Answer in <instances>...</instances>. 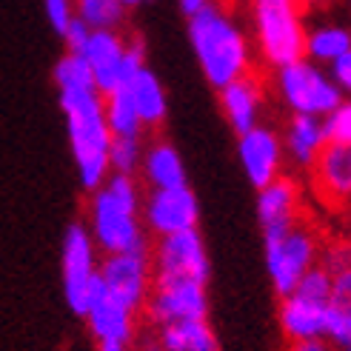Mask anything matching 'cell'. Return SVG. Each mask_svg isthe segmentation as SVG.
Listing matches in <instances>:
<instances>
[{
    "instance_id": "ba28073f",
    "label": "cell",
    "mask_w": 351,
    "mask_h": 351,
    "mask_svg": "<svg viewBox=\"0 0 351 351\" xmlns=\"http://www.w3.org/2000/svg\"><path fill=\"white\" fill-rule=\"evenodd\" d=\"M149 257H152V283H166V280L208 283V274H212L206 243L197 229L160 237Z\"/></svg>"
},
{
    "instance_id": "7a4b0ae2",
    "label": "cell",
    "mask_w": 351,
    "mask_h": 351,
    "mask_svg": "<svg viewBox=\"0 0 351 351\" xmlns=\"http://www.w3.org/2000/svg\"><path fill=\"white\" fill-rule=\"evenodd\" d=\"M189 40L206 80L215 89H223L226 83L243 77L252 69V49L243 29L215 0L189 14Z\"/></svg>"
},
{
    "instance_id": "5b68a950",
    "label": "cell",
    "mask_w": 351,
    "mask_h": 351,
    "mask_svg": "<svg viewBox=\"0 0 351 351\" xmlns=\"http://www.w3.org/2000/svg\"><path fill=\"white\" fill-rule=\"evenodd\" d=\"M137 215H140V208L120 203L106 186L95 189L92 203H89V234H92L95 245L103 254L149 249Z\"/></svg>"
},
{
    "instance_id": "8fae6325",
    "label": "cell",
    "mask_w": 351,
    "mask_h": 351,
    "mask_svg": "<svg viewBox=\"0 0 351 351\" xmlns=\"http://www.w3.org/2000/svg\"><path fill=\"white\" fill-rule=\"evenodd\" d=\"M146 314L157 323H178V320H200L208 314L206 283L195 280H166V283H152Z\"/></svg>"
},
{
    "instance_id": "e0dca14e",
    "label": "cell",
    "mask_w": 351,
    "mask_h": 351,
    "mask_svg": "<svg viewBox=\"0 0 351 351\" xmlns=\"http://www.w3.org/2000/svg\"><path fill=\"white\" fill-rule=\"evenodd\" d=\"M297 208H300V189L283 174L257 189V217L263 232L286 229V226L297 223Z\"/></svg>"
},
{
    "instance_id": "d6986e66",
    "label": "cell",
    "mask_w": 351,
    "mask_h": 351,
    "mask_svg": "<svg viewBox=\"0 0 351 351\" xmlns=\"http://www.w3.org/2000/svg\"><path fill=\"white\" fill-rule=\"evenodd\" d=\"M123 89L129 92L134 109H137V117H140V123H143V129H157L166 120L169 103H166L163 83L157 80V75L149 66H140L137 72L123 83Z\"/></svg>"
},
{
    "instance_id": "9c48e42d",
    "label": "cell",
    "mask_w": 351,
    "mask_h": 351,
    "mask_svg": "<svg viewBox=\"0 0 351 351\" xmlns=\"http://www.w3.org/2000/svg\"><path fill=\"white\" fill-rule=\"evenodd\" d=\"M100 283L112 297L129 308L140 311L149 300L152 291V257L149 249L143 252H120V254H106V260L97 266Z\"/></svg>"
},
{
    "instance_id": "5bb4252c",
    "label": "cell",
    "mask_w": 351,
    "mask_h": 351,
    "mask_svg": "<svg viewBox=\"0 0 351 351\" xmlns=\"http://www.w3.org/2000/svg\"><path fill=\"white\" fill-rule=\"evenodd\" d=\"M311 183L331 206L351 203V146L328 140L317 160L311 163Z\"/></svg>"
},
{
    "instance_id": "4316f807",
    "label": "cell",
    "mask_w": 351,
    "mask_h": 351,
    "mask_svg": "<svg viewBox=\"0 0 351 351\" xmlns=\"http://www.w3.org/2000/svg\"><path fill=\"white\" fill-rule=\"evenodd\" d=\"M291 294L303 297V300H314V303H331V274L320 263H314V266L297 280Z\"/></svg>"
},
{
    "instance_id": "7c38bea8",
    "label": "cell",
    "mask_w": 351,
    "mask_h": 351,
    "mask_svg": "<svg viewBox=\"0 0 351 351\" xmlns=\"http://www.w3.org/2000/svg\"><path fill=\"white\" fill-rule=\"evenodd\" d=\"M237 157L243 163V171L254 189H263L280 178V166H283V140L277 137V132L257 126L237 134Z\"/></svg>"
},
{
    "instance_id": "4fadbf2b",
    "label": "cell",
    "mask_w": 351,
    "mask_h": 351,
    "mask_svg": "<svg viewBox=\"0 0 351 351\" xmlns=\"http://www.w3.org/2000/svg\"><path fill=\"white\" fill-rule=\"evenodd\" d=\"M83 60L100 95H109L123 83V63H126V38L117 29H92L89 43L83 46Z\"/></svg>"
},
{
    "instance_id": "44dd1931",
    "label": "cell",
    "mask_w": 351,
    "mask_h": 351,
    "mask_svg": "<svg viewBox=\"0 0 351 351\" xmlns=\"http://www.w3.org/2000/svg\"><path fill=\"white\" fill-rule=\"evenodd\" d=\"M143 174L152 183V189H171L186 183V166L180 160L178 149L166 140H154V143L143 152Z\"/></svg>"
},
{
    "instance_id": "3957f363",
    "label": "cell",
    "mask_w": 351,
    "mask_h": 351,
    "mask_svg": "<svg viewBox=\"0 0 351 351\" xmlns=\"http://www.w3.org/2000/svg\"><path fill=\"white\" fill-rule=\"evenodd\" d=\"M260 55L271 69L306 58V26L294 0H252Z\"/></svg>"
},
{
    "instance_id": "30bf717a",
    "label": "cell",
    "mask_w": 351,
    "mask_h": 351,
    "mask_svg": "<svg viewBox=\"0 0 351 351\" xmlns=\"http://www.w3.org/2000/svg\"><path fill=\"white\" fill-rule=\"evenodd\" d=\"M143 217L157 237H166V234L197 229L200 206L189 183L171 186V189H152L149 197L143 200Z\"/></svg>"
},
{
    "instance_id": "d4e9b609",
    "label": "cell",
    "mask_w": 351,
    "mask_h": 351,
    "mask_svg": "<svg viewBox=\"0 0 351 351\" xmlns=\"http://www.w3.org/2000/svg\"><path fill=\"white\" fill-rule=\"evenodd\" d=\"M75 14L89 29H120L126 6L120 0H75Z\"/></svg>"
},
{
    "instance_id": "f35d334b",
    "label": "cell",
    "mask_w": 351,
    "mask_h": 351,
    "mask_svg": "<svg viewBox=\"0 0 351 351\" xmlns=\"http://www.w3.org/2000/svg\"><path fill=\"white\" fill-rule=\"evenodd\" d=\"M120 3L126 6V9H134V6H140V3H146V0H120Z\"/></svg>"
},
{
    "instance_id": "d590c367",
    "label": "cell",
    "mask_w": 351,
    "mask_h": 351,
    "mask_svg": "<svg viewBox=\"0 0 351 351\" xmlns=\"http://www.w3.org/2000/svg\"><path fill=\"white\" fill-rule=\"evenodd\" d=\"M178 3H180V9H183V14L189 17V14H195L197 9H203V6L208 3V0H178Z\"/></svg>"
},
{
    "instance_id": "83f0119b",
    "label": "cell",
    "mask_w": 351,
    "mask_h": 351,
    "mask_svg": "<svg viewBox=\"0 0 351 351\" xmlns=\"http://www.w3.org/2000/svg\"><path fill=\"white\" fill-rule=\"evenodd\" d=\"M326 337L343 348H351V308L328 303L326 311Z\"/></svg>"
},
{
    "instance_id": "ac0fdd59",
    "label": "cell",
    "mask_w": 351,
    "mask_h": 351,
    "mask_svg": "<svg viewBox=\"0 0 351 351\" xmlns=\"http://www.w3.org/2000/svg\"><path fill=\"white\" fill-rule=\"evenodd\" d=\"M326 311H328V303H314V300H303L297 294H286L283 306H280V328H283V335L291 343L326 337Z\"/></svg>"
},
{
    "instance_id": "ffe728a7",
    "label": "cell",
    "mask_w": 351,
    "mask_h": 351,
    "mask_svg": "<svg viewBox=\"0 0 351 351\" xmlns=\"http://www.w3.org/2000/svg\"><path fill=\"white\" fill-rule=\"evenodd\" d=\"M326 143H328V134H326L323 117L294 114L283 137V152H289L291 160L300 169H311V163L317 160V154L323 152Z\"/></svg>"
},
{
    "instance_id": "f1b7e54d",
    "label": "cell",
    "mask_w": 351,
    "mask_h": 351,
    "mask_svg": "<svg viewBox=\"0 0 351 351\" xmlns=\"http://www.w3.org/2000/svg\"><path fill=\"white\" fill-rule=\"evenodd\" d=\"M326 123V134L335 143H348L351 146V100H343L340 106L323 117Z\"/></svg>"
},
{
    "instance_id": "d6a6232c",
    "label": "cell",
    "mask_w": 351,
    "mask_h": 351,
    "mask_svg": "<svg viewBox=\"0 0 351 351\" xmlns=\"http://www.w3.org/2000/svg\"><path fill=\"white\" fill-rule=\"evenodd\" d=\"M320 266H323L328 274L348 269V266H351V243H337V245H331V249L326 252V257H323Z\"/></svg>"
},
{
    "instance_id": "8992f818",
    "label": "cell",
    "mask_w": 351,
    "mask_h": 351,
    "mask_svg": "<svg viewBox=\"0 0 351 351\" xmlns=\"http://www.w3.org/2000/svg\"><path fill=\"white\" fill-rule=\"evenodd\" d=\"M266 237V269L271 286L280 297L291 294V289L314 263H317V237L297 220L286 229L263 232Z\"/></svg>"
},
{
    "instance_id": "f546056e",
    "label": "cell",
    "mask_w": 351,
    "mask_h": 351,
    "mask_svg": "<svg viewBox=\"0 0 351 351\" xmlns=\"http://www.w3.org/2000/svg\"><path fill=\"white\" fill-rule=\"evenodd\" d=\"M46 21L58 34L66 32V26L75 21V0H43Z\"/></svg>"
},
{
    "instance_id": "4dcf8cb0",
    "label": "cell",
    "mask_w": 351,
    "mask_h": 351,
    "mask_svg": "<svg viewBox=\"0 0 351 351\" xmlns=\"http://www.w3.org/2000/svg\"><path fill=\"white\" fill-rule=\"evenodd\" d=\"M89 34H92V29L75 14V21L66 26V32L60 34V38H63V43H66V51H75V55H80L83 46L89 43Z\"/></svg>"
},
{
    "instance_id": "e575fe53",
    "label": "cell",
    "mask_w": 351,
    "mask_h": 351,
    "mask_svg": "<svg viewBox=\"0 0 351 351\" xmlns=\"http://www.w3.org/2000/svg\"><path fill=\"white\" fill-rule=\"evenodd\" d=\"M291 351H328V348H326L323 337H311V340H294Z\"/></svg>"
},
{
    "instance_id": "6da1fadb",
    "label": "cell",
    "mask_w": 351,
    "mask_h": 351,
    "mask_svg": "<svg viewBox=\"0 0 351 351\" xmlns=\"http://www.w3.org/2000/svg\"><path fill=\"white\" fill-rule=\"evenodd\" d=\"M60 109L66 117L69 143L77 166V178L83 189H100L109 178V146L112 132L103 114V95L95 83L60 86Z\"/></svg>"
},
{
    "instance_id": "52a82bcc",
    "label": "cell",
    "mask_w": 351,
    "mask_h": 351,
    "mask_svg": "<svg viewBox=\"0 0 351 351\" xmlns=\"http://www.w3.org/2000/svg\"><path fill=\"white\" fill-rule=\"evenodd\" d=\"M97 245L89 229L80 223L69 226L63 240V291L66 303L75 314H86L95 291L100 289V271H97Z\"/></svg>"
},
{
    "instance_id": "603a6c76",
    "label": "cell",
    "mask_w": 351,
    "mask_h": 351,
    "mask_svg": "<svg viewBox=\"0 0 351 351\" xmlns=\"http://www.w3.org/2000/svg\"><path fill=\"white\" fill-rule=\"evenodd\" d=\"M103 114H106L112 137H143V123L137 117V109L129 92L117 86L109 95H103Z\"/></svg>"
},
{
    "instance_id": "9a60e30c",
    "label": "cell",
    "mask_w": 351,
    "mask_h": 351,
    "mask_svg": "<svg viewBox=\"0 0 351 351\" xmlns=\"http://www.w3.org/2000/svg\"><path fill=\"white\" fill-rule=\"evenodd\" d=\"M86 323H89V331L97 343H123L129 346V340L134 337V317L137 311L129 308L126 303H120L117 297H112L106 289L95 291L89 308H86Z\"/></svg>"
},
{
    "instance_id": "484cf974",
    "label": "cell",
    "mask_w": 351,
    "mask_h": 351,
    "mask_svg": "<svg viewBox=\"0 0 351 351\" xmlns=\"http://www.w3.org/2000/svg\"><path fill=\"white\" fill-rule=\"evenodd\" d=\"M143 137H112L109 146V171L134 174L143 160Z\"/></svg>"
},
{
    "instance_id": "60d3db41",
    "label": "cell",
    "mask_w": 351,
    "mask_h": 351,
    "mask_svg": "<svg viewBox=\"0 0 351 351\" xmlns=\"http://www.w3.org/2000/svg\"><path fill=\"white\" fill-rule=\"evenodd\" d=\"M346 351H351V348H346Z\"/></svg>"
},
{
    "instance_id": "1f68e13d",
    "label": "cell",
    "mask_w": 351,
    "mask_h": 351,
    "mask_svg": "<svg viewBox=\"0 0 351 351\" xmlns=\"http://www.w3.org/2000/svg\"><path fill=\"white\" fill-rule=\"evenodd\" d=\"M331 303L351 308V266L331 274Z\"/></svg>"
},
{
    "instance_id": "74e56055",
    "label": "cell",
    "mask_w": 351,
    "mask_h": 351,
    "mask_svg": "<svg viewBox=\"0 0 351 351\" xmlns=\"http://www.w3.org/2000/svg\"><path fill=\"white\" fill-rule=\"evenodd\" d=\"M294 3L303 9V6H317V3H323V0H294Z\"/></svg>"
},
{
    "instance_id": "2e32d148",
    "label": "cell",
    "mask_w": 351,
    "mask_h": 351,
    "mask_svg": "<svg viewBox=\"0 0 351 351\" xmlns=\"http://www.w3.org/2000/svg\"><path fill=\"white\" fill-rule=\"evenodd\" d=\"M220 92V109L226 114V120H229V126L243 134L254 129L260 123V109H263V89L260 83L252 72H245L243 77L226 83Z\"/></svg>"
},
{
    "instance_id": "7402d4cb",
    "label": "cell",
    "mask_w": 351,
    "mask_h": 351,
    "mask_svg": "<svg viewBox=\"0 0 351 351\" xmlns=\"http://www.w3.org/2000/svg\"><path fill=\"white\" fill-rule=\"evenodd\" d=\"M160 348L163 351H217V335L206 323V317L166 323L160 326Z\"/></svg>"
},
{
    "instance_id": "cb8c5ba5",
    "label": "cell",
    "mask_w": 351,
    "mask_h": 351,
    "mask_svg": "<svg viewBox=\"0 0 351 351\" xmlns=\"http://www.w3.org/2000/svg\"><path fill=\"white\" fill-rule=\"evenodd\" d=\"M351 51V32L346 26H320L306 32V58L314 63H335Z\"/></svg>"
},
{
    "instance_id": "277c9868",
    "label": "cell",
    "mask_w": 351,
    "mask_h": 351,
    "mask_svg": "<svg viewBox=\"0 0 351 351\" xmlns=\"http://www.w3.org/2000/svg\"><path fill=\"white\" fill-rule=\"evenodd\" d=\"M277 92L294 114L326 117L343 103V92L335 77L306 58L277 69Z\"/></svg>"
},
{
    "instance_id": "8d00e7d4",
    "label": "cell",
    "mask_w": 351,
    "mask_h": 351,
    "mask_svg": "<svg viewBox=\"0 0 351 351\" xmlns=\"http://www.w3.org/2000/svg\"><path fill=\"white\" fill-rule=\"evenodd\" d=\"M97 351H129V346H123V343H97Z\"/></svg>"
},
{
    "instance_id": "ab89813d",
    "label": "cell",
    "mask_w": 351,
    "mask_h": 351,
    "mask_svg": "<svg viewBox=\"0 0 351 351\" xmlns=\"http://www.w3.org/2000/svg\"><path fill=\"white\" fill-rule=\"evenodd\" d=\"M149 351H163V348H160V346H157V348H149Z\"/></svg>"
},
{
    "instance_id": "836d02e7",
    "label": "cell",
    "mask_w": 351,
    "mask_h": 351,
    "mask_svg": "<svg viewBox=\"0 0 351 351\" xmlns=\"http://www.w3.org/2000/svg\"><path fill=\"white\" fill-rule=\"evenodd\" d=\"M331 77L340 86V92L351 97V51H346L340 60L331 63Z\"/></svg>"
}]
</instances>
